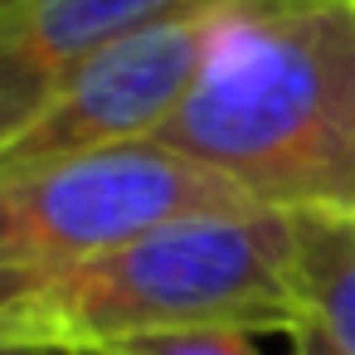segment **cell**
Here are the masks:
<instances>
[{
	"label": "cell",
	"instance_id": "6da1fadb",
	"mask_svg": "<svg viewBox=\"0 0 355 355\" xmlns=\"http://www.w3.org/2000/svg\"><path fill=\"white\" fill-rule=\"evenodd\" d=\"M263 209H355V6L239 0L156 137Z\"/></svg>",
	"mask_w": 355,
	"mask_h": 355
},
{
	"label": "cell",
	"instance_id": "7a4b0ae2",
	"mask_svg": "<svg viewBox=\"0 0 355 355\" xmlns=\"http://www.w3.org/2000/svg\"><path fill=\"white\" fill-rule=\"evenodd\" d=\"M229 326H302L292 287V224L282 209H219L146 229L69 272L0 297V345L112 350L141 336Z\"/></svg>",
	"mask_w": 355,
	"mask_h": 355
},
{
	"label": "cell",
	"instance_id": "3957f363",
	"mask_svg": "<svg viewBox=\"0 0 355 355\" xmlns=\"http://www.w3.org/2000/svg\"><path fill=\"white\" fill-rule=\"evenodd\" d=\"M263 209L161 141L0 166V297L190 214Z\"/></svg>",
	"mask_w": 355,
	"mask_h": 355
},
{
	"label": "cell",
	"instance_id": "277c9868",
	"mask_svg": "<svg viewBox=\"0 0 355 355\" xmlns=\"http://www.w3.org/2000/svg\"><path fill=\"white\" fill-rule=\"evenodd\" d=\"M234 6L239 0H205L78 64L35 107V117L0 146V166L156 141L171 112L195 88L209 44Z\"/></svg>",
	"mask_w": 355,
	"mask_h": 355
},
{
	"label": "cell",
	"instance_id": "5b68a950",
	"mask_svg": "<svg viewBox=\"0 0 355 355\" xmlns=\"http://www.w3.org/2000/svg\"><path fill=\"white\" fill-rule=\"evenodd\" d=\"M205 0H20L0 10V146L93 54Z\"/></svg>",
	"mask_w": 355,
	"mask_h": 355
},
{
	"label": "cell",
	"instance_id": "8992f818",
	"mask_svg": "<svg viewBox=\"0 0 355 355\" xmlns=\"http://www.w3.org/2000/svg\"><path fill=\"white\" fill-rule=\"evenodd\" d=\"M292 287L340 355H355V209H292Z\"/></svg>",
	"mask_w": 355,
	"mask_h": 355
},
{
	"label": "cell",
	"instance_id": "52a82bcc",
	"mask_svg": "<svg viewBox=\"0 0 355 355\" xmlns=\"http://www.w3.org/2000/svg\"><path fill=\"white\" fill-rule=\"evenodd\" d=\"M112 355H258V345L248 331L195 326V331H166V336H141V340L112 345Z\"/></svg>",
	"mask_w": 355,
	"mask_h": 355
},
{
	"label": "cell",
	"instance_id": "ba28073f",
	"mask_svg": "<svg viewBox=\"0 0 355 355\" xmlns=\"http://www.w3.org/2000/svg\"><path fill=\"white\" fill-rule=\"evenodd\" d=\"M287 340H292V355H340V350H336V345H331V340H326L311 321H302Z\"/></svg>",
	"mask_w": 355,
	"mask_h": 355
},
{
	"label": "cell",
	"instance_id": "9c48e42d",
	"mask_svg": "<svg viewBox=\"0 0 355 355\" xmlns=\"http://www.w3.org/2000/svg\"><path fill=\"white\" fill-rule=\"evenodd\" d=\"M0 355H78L69 345H25V340H6L0 345Z\"/></svg>",
	"mask_w": 355,
	"mask_h": 355
},
{
	"label": "cell",
	"instance_id": "30bf717a",
	"mask_svg": "<svg viewBox=\"0 0 355 355\" xmlns=\"http://www.w3.org/2000/svg\"><path fill=\"white\" fill-rule=\"evenodd\" d=\"M78 355H112V350H78Z\"/></svg>",
	"mask_w": 355,
	"mask_h": 355
},
{
	"label": "cell",
	"instance_id": "8fae6325",
	"mask_svg": "<svg viewBox=\"0 0 355 355\" xmlns=\"http://www.w3.org/2000/svg\"><path fill=\"white\" fill-rule=\"evenodd\" d=\"M10 6H20V0H0V10H10Z\"/></svg>",
	"mask_w": 355,
	"mask_h": 355
},
{
	"label": "cell",
	"instance_id": "7c38bea8",
	"mask_svg": "<svg viewBox=\"0 0 355 355\" xmlns=\"http://www.w3.org/2000/svg\"><path fill=\"white\" fill-rule=\"evenodd\" d=\"M350 6H355V0H350Z\"/></svg>",
	"mask_w": 355,
	"mask_h": 355
}]
</instances>
